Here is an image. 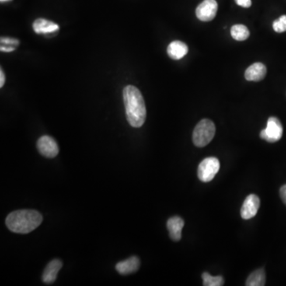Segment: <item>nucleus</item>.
<instances>
[{
	"instance_id": "1",
	"label": "nucleus",
	"mask_w": 286,
	"mask_h": 286,
	"mask_svg": "<svg viewBox=\"0 0 286 286\" xmlns=\"http://www.w3.org/2000/svg\"><path fill=\"white\" fill-rule=\"evenodd\" d=\"M127 121L131 127L139 128L144 124L147 118V109L142 95L138 88L128 85L123 89Z\"/></svg>"
},
{
	"instance_id": "2",
	"label": "nucleus",
	"mask_w": 286,
	"mask_h": 286,
	"mask_svg": "<svg viewBox=\"0 0 286 286\" xmlns=\"http://www.w3.org/2000/svg\"><path fill=\"white\" fill-rule=\"evenodd\" d=\"M43 216L35 210H18L12 211L6 219V225L12 232L27 234L39 228L43 223Z\"/></svg>"
},
{
	"instance_id": "3",
	"label": "nucleus",
	"mask_w": 286,
	"mask_h": 286,
	"mask_svg": "<svg viewBox=\"0 0 286 286\" xmlns=\"http://www.w3.org/2000/svg\"><path fill=\"white\" fill-rule=\"evenodd\" d=\"M216 134V126L210 119H202L193 130V141L197 147H204L211 142Z\"/></svg>"
},
{
	"instance_id": "4",
	"label": "nucleus",
	"mask_w": 286,
	"mask_h": 286,
	"mask_svg": "<svg viewBox=\"0 0 286 286\" xmlns=\"http://www.w3.org/2000/svg\"><path fill=\"white\" fill-rule=\"evenodd\" d=\"M220 161L217 158L210 157L200 162L198 167V177L201 182H209L214 179L220 170Z\"/></svg>"
},
{
	"instance_id": "5",
	"label": "nucleus",
	"mask_w": 286,
	"mask_h": 286,
	"mask_svg": "<svg viewBox=\"0 0 286 286\" xmlns=\"http://www.w3.org/2000/svg\"><path fill=\"white\" fill-rule=\"evenodd\" d=\"M283 134V127L277 118L270 117L268 119L266 128L262 130L260 137L268 142L273 143L281 139Z\"/></svg>"
},
{
	"instance_id": "6",
	"label": "nucleus",
	"mask_w": 286,
	"mask_h": 286,
	"mask_svg": "<svg viewBox=\"0 0 286 286\" xmlns=\"http://www.w3.org/2000/svg\"><path fill=\"white\" fill-rule=\"evenodd\" d=\"M218 11V4L216 0H204L196 10V15L202 22H210L214 19Z\"/></svg>"
},
{
	"instance_id": "7",
	"label": "nucleus",
	"mask_w": 286,
	"mask_h": 286,
	"mask_svg": "<svg viewBox=\"0 0 286 286\" xmlns=\"http://www.w3.org/2000/svg\"><path fill=\"white\" fill-rule=\"evenodd\" d=\"M37 147L39 153L47 158H55L59 153L57 141L49 135L41 137L38 140Z\"/></svg>"
},
{
	"instance_id": "8",
	"label": "nucleus",
	"mask_w": 286,
	"mask_h": 286,
	"mask_svg": "<svg viewBox=\"0 0 286 286\" xmlns=\"http://www.w3.org/2000/svg\"><path fill=\"white\" fill-rule=\"evenodd\" d=\"M260 207V199L255 194H251L245 199L242 208L241 217L244 220H249L256 216Z\"/></svg>"
},
{
	"instance_id": "9",
	"label": "nucleus",
	"mask_w": 286,
	"mask_h": 286,
	"mask_svg": "<svg viewBox=\"0 0 286 286\" xmlns=\"http://www.w3.org/2000/svg\"><path fill=\"white\" fill-rule=\"evenodd\" d=\"M33 31L38 34L53 37L59 31V26L55 22L45 19H38L33 23Z\"/></svg>"
},
{
	"instance_id": "10",
	"label": "nucleus",
	"mask_w": 286,
	"mask_h": 286,
	"mask_svg": "<svg viewBox=\"0 0 286 286\" xmlns=\"http://www.w3.org/2000/svg\"><path fill=\"white\" fill-rule=\"evenodd\" d=\"M140 267V260L138 257L133 256L127 260L118 262L116 266V270L121 275H128L138 271Z\"/></svg>"
},
{
	"instance_id": "11",
	"label": "nucleus",
	"mask_w": 286,
	"mask_h": 286,
	"mask_svg": "<svg viewBox=\"0 0 286 286\" xmlns=\"http://www.w3.org/2000/svg\"><path fill=\"white\" fill-rule=\"evenodd\" d=\"M185 222L184 220L179 217H171L167 221V228L169 231V237L172 241L178 242L182 238V231Z\"/></svg>"
},
{
	"instance_id": "12",
	"label": "nucleus",
	"mask_w": 286,
	"mask_h": 286,
	"mask_svg": "<svg viewBox=\"0 0 286 286\" xmlns=\"http://www.w3.org/2000/svg\"><path fill=\"white\" fill-rule=\"evenodd\" d=\"M63 263L59 259H53L46 266L43 274V281L46 284H52L57 279V273L61 270Z\"/></svg>"
},
{
	"instance_id": "13",
	"label": "nucleus",
	"mask_w": 286,
	"mask_h": 286,
	"mask_svg": "<svg viewBox=\"0 0 286 286\" xmlns=\"http://www.w3.org/2000/svg\"><path fill=\"white\" fill-rule=\"evenodd\" d=\"M266 75V67L262 63H255L245 72V78L249 81H260Z\"/></svg>"
},
{
	"instance_id": "14",
	"label": "nucleus",
	"mask_w": 286,
	"mask_h": 286,
	"mask_svg": "<svg viewBox=\"0 0 286 286\" xmlns=\"http://www.w3.org/2000/svg\"><path fill=\"white\" fill-rule=\"evenodd\" d=\"M189 52V47L186 43L181 41H173L167 48V53L172 60L183 58Z\"/></svg>"
},
{
	"instance_id": "15",
	"label": "nucleus",
	"mask_w": 286,
	"mask_h": 286,
	"mask_svg": "<svg viewBox=\"0 0 286 286\" xmlns=\"http://www.w3.org/2000/svg\"><path fill=\"white\" fill-rule=\"evenodd\" d=\"M265 284H266V273L264 269H259L251 273L246 282L247 286H263Z\"/></svg>"
},
{
	"instance_id": "16",
	"label": "nucleus",
	"mask_w": 286,
	"mask_h": 286,
	"mask_svg": "<svg viewBox=\"0 0 286 286\" xmlns=\"http://www.w3.org/2000/svg\"><path fill=\"white\" fill-rule=\"evenodd\" d=\"M19 46V41L9 37H2L0 39V50L4 53L15 51Z\"/></svg>"
},
{
	"instance_id": "17",
	"label": "nucleus",
	"mask_w": 286,
	"mask_h": 286,
	"mask_svg": "<svg viewBox=\"0 0 286 286\" xmlns=\"http://www.w3.org/2000/svg\"><path fill=\"white\" fill-rule=\"evenodd\" d=\"M231 34L235 40L245 41L249 38V31L246 26L238 24L231 27Z\"/></svg>"
},
{
	"instance_id": "18",
	"label": "nucleus",
	"mask_w": 286,
	"mask_h": 286,
	"mask_svg": "<svg viewBox=\"0 0 286 286\" xmlns=\"http://www.w3.org/2000/svg\"><path fill=\"white\" fill-rule=\"evenodd\" d=\"M202 279L204 286H222L224 284V279L222 276L213 277L207 272L202 274Z\"/></svg>"
},
{
	"instance_id": "19",
	"label": "nucleus",
	"mask_w": 286,
	"mask_h": 286,
	"mask_svg": "<svg viewBox=\"0 0 286 286\" xmlns=\"http://www.w3.org/2000/svg\"><path fill=\"white\" fill-rule=\"evenodd\" d=\"M273 28L277 33H283L286 31V15H282L279 19H276L273 23Z\"/></svg>"
},
{
	"instance_id": "20",
	"label": "nucleus",
	"mask_w": 286,
	"mask_h": 286,
	"mask_svg": "<svg viewBox=\"0 0 286 286\" xmlns=\"http://www.w3.org/2000/svg\"><path fill=\"white\" fill-rule=\"evenodd\" d=\"M235 3L242 8H249L252 5V0H235Z\"/></svg>"
},
{
	"instance_id": "21",
	"label": "nucleus",
	"mask_w": 286,
	"mask_h": 286,
	"mask_svg": "<svg viewBox=\"0 0 286 286\" xmlns=\"http://www.w3.org/2000/svg\"><path fill=\"white\" fill-rule=\"evenodd\" d=\"M280 196H281L283 203L286 205V185L283 186L280 189Z\"/></svg>"
},
{
	"instance_id": "22",
	"label": "nucleus",
	"mask_w": 286,
	"mask_h": 286,
	"mask_svg": "<svg viewBox=\"0 0 286 286\" xmlns=\"http://www.w3.org/2000/svg\"><path fill=\"white\" fill-rule=\"evenodd\" d=\"M4 84H5V75H4V71L1 68L0 69V88H3Z\"/></svg>"
},
{
	"instance_id": "23",
	"label": "nucleus",
	"mask_w": 286,
	"mask_h": 286,
	"mask_svg": "<svg viewBox=\"0 0 286 286\" xmlns=\"http://www.w3.org/2000/svg\"><path fill=\"white\" fill-rule=\"evenodd\" d=\"M10 1H11V0H0L1 3L10 2Z\"/></svg>"
}]
</instances>
